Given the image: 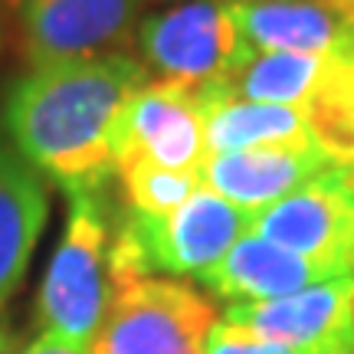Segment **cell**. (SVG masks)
I'll return each mask as SVG.
<instances>
[{
	"label": "cell",
	"mask_w": 354,
	"mask_h": 354,
	"mask_svg": "<svg viewBox=\"0 0 354 354\" xmlns=\"http://www.w3.org/2000/svg\"><path fill=\"white\" fill-rule=\"evenodd\" d=\"M148 76L128 53L30 69L3 102V131L13 151L66 194L102 190L115 177L122 109Z\"/></svg>",
	"instance_id": "6da1fadb"
},
{
	"label": "cell",
	"mask_w": 354,
	"mask_h": 354,
	"mask_svg": "<svg viewBox=\"0 0 354 354\" xmlns=\"http://www.w3.org/2000/svg\"><path fill=\"white\" fill-rule=\"evenodd\" d=\"M118 216L109 187L69 194V220L37 295V325L86 348L99 335L112 302V236Z\"/></svg>",
	"instance_id": "7a4b0ae2"
},
{
	"label": "cell",
	"mask_w": 354,
	"mask_h": 354,
	"mask_svg": "<svg viewBox=\"0 0 354 354\" xmlns=\"http://www.w3.org/2000/svg\"><path fill=\"white\" fill-rule=\"evenodd\" d=\"M253 230V214L201 187L167 216L131 214L115 223L112 286L141 276H203Z\"/></svg>",
	"instance_id": "3957f363"
},
{
	"label": "cell",
	"mask_w": 354,
	"mask_h": 354,
	"mask_svg": "<svg viewBox=\"0 0 354 354\" xmlns=\"http://www.w3.org/2000/svg\"><path fill=\"white\" fill-rule=\"evenodd\" d=\"M214 302L187 282L161 276L112 286V302L88 354H203Z\"/></svg>",
	"instance_id": "277c9868"
},
{
	"label": "cell",
	"mask_w": 354,
	"mask_h": 354,
	"mask_svg": "<svg viewBox=\"0 0 354 354\" xmlns=\"http://www.w3.org/2000/svg\"><path fill=\"white\" fill-rule=\"evenodd\" d=\"M131 39L148 73L184 86L220 82L250 56L227 0L171 3L141 17Z\"/></svg>",
	"instance_id": "5b68a950"
},
{
	"label": "cell",
	"mask_w": 354,
	"mask_h": 354,
	"mask_svg": "<svg viewBox=\"0 0 354 354\" xmlns=\"http://www.w3.org/2000/svg\"><path fill=\"white\" fill-rule=\"evenodd\" d=\"M131 161L201 171L207 161V105L201 86L148 79L128 99L115 128V174Z\"/></svg>",
	"instance_id": "8992f818"
},
{
	"label": "cell",
	"mask_w": 354,
	"mask_h": 354,
	"mask_svg": "<svg viewBox=\"0 0 354 354\" xmlns=\"http://www.w3.org/2000/svg\"><path fill=\"white\" fill-rule=\"evenodd\" d=\"M151 0H13L30 69L76 63L131 43Z\"/></svg>",
	"instance_id": "52a82bcc"
},
{
	"label": "cell",
	"mask_w": 354,
	"mask_h": 354,
	"mask_svg": "<svg viewBox=\"0 0 354 354\" xmlns=\"http://www.w3.org/2000/svg\"><path fill=\"white\" fill-rule=\"evenodd\" d=\"M250 233L354 272V167L331 165L305 187L253 214Z\"/></svg>",
	"instance_id": "ba28073f"
},
{
	"label": "cell",
	"mask_w": 354,
	"mask_h": 354,
	"mask_svg": "<svg viewBox=\"0 0 354 354\" xmlns=\"http://www.w3.org/2000/svg\"><path fill=\"white\" fill-rule=\"evenodd\" d=\"M223 322L266 342L354 351L351 276L331 279V282L302 289L286 299H272V302L230 305Z\"/></svg>",
	"instance_id": "9c48e42d"
},
{
	"label": "cell",
	"mask_w": 354,
	"mask_h": 354,
	"mask_svg": "<svg viewBox=\"0 0 354 354\" xmlns=\"http://www.w3.org/2000/svg\"><path fill=\"white\" fill-rule=\"evenodd\" d=\"M250 53H305L354 63V17L318 0H227Z\"/></svg>",
	"instance_id": "30bf717a"
},
{
	"label": "cell",
	"mask_w": 354,
	"mask_h": 354,
	"mask_svg": "<svg viewBox=\"0 0 354 354\" xmlns=\"http://www.w3.org/2000/svg\"><path fill=\"white\" fill-rule=\"evenodd\" d=\"M344 276H354V272H344L342 266L305 259V256L292 253L279 243L246 233L243 240L233 243V250L220 263L210 266L197 279L210 295L230 305H243L286 299V295H295L302 289H312V286Z\"/></svg>",
	"instance_id": "8fae6325"
},
{
	"label": "cell",
	"mask_w": 354,
	"mask_h": 354,
	"mask_svg": "<svg viewBox=\"0 0 354 354\" xmlns=\"http://www.w3.org/2000/svg\"><path fill=\"white\" fill-rule=\"evenodd\" d=\"M331 161L318 145L305 148H250V151L207 154L201 167L203 187L246 214H259L292 190L325 174Z\"/></svg>",
	"instance_id": "7c38bea8"
},
{
	"label": "cell",
	"mask_w": 354,
	"mask_h": 354,
	"mask_svg": "<svg viewBox=\"0 0 354 354\" xmlns=\"http://www.w3.org/2000/svg\"><path fill=\"white\" fill-rule=\"evenodd\" d=\"M50 216L43 177L13 148L0 145V308L20 289Z\"/></svg>",
	"instance_id": "4fadbf2b"
},
{
	"label": "cell",
	"mask_w": 354,
	"mask_h": 354,
	"mask_svg": "<svg viewBox=\"0 0 354 354\" xmlns=\"http://www.w3.org/2000/svg\"><path fill=\"white\" fill-rule=\"evenodd\" d=\"M201 92L207 105V154L315 145L299 109L236 99L220 82H207Z\"/></svg>",
	"instance_id": "5bb4252c"
},
{
	"label": "cell",
	"mask_w": 354,
	"mask_h": 354,
	"mask_svg": "<svg viewBox=\"0 0 354 354\" xmlns=\"http://www.w3.org/2000/svg\"><path fill=\"white\" fill-rule=\"evenodd\" d=\"M331 63H335L331 56H305V53H250L227 79H220V86L246 102L302 109L322 86Z\"/></svg>",
	"instance_id": "9a60e30c"
},
{
	"label": "cell",
	"mask_w": 354,
	"mask_h": 354,
	"mask_svg": "<svg viewBox=\"0 0 354 354\" xmlns=\"http://www.w3.org/2000/svg\"><path fill=\"white\" fill-rule=\"evenodd\" d=\"M299 112L331 165L354 167V63L335 59Z\"/></svg>",
	"instance_id": "2e32d148"
},
{
	"label": "cell",
	"mask_w": 354,
	"mask_h": 354,
	"mask_svg": "<svg viewBox=\"0 0 354 354\" xmlns=\"http://www.w3.org/2000/svg\"><path fill=\"white\" fill-rule=\"evenodd\" d=\"M115 177L122 180L125 210L148 216H167L203 187L201 171H167L148 161H131L118 167Z\"/></svg>",
	"instance_id": "e0dca14e"
},
{
	"label": "cell",
	"mask_w": 354,
	"mask_h": 354,
	"mask_svg": "<svg viewBox=\"0 0 354 354\" xmlns=\"http://www.w3.org/2000/svg\"><path fill=\"white\" fill-rule=\"evenodd\" d=\"M203 354H354L344 348H299V344L266 342L250 331L236 328L230 322H214L207 338H203Z\"/></svg>",
	"instance_id": "ac0fdd59"
},
{
	"label": "cell",
	"mask_w": 354,
	"mask_h": 354,
	"mask_svg": "<svg viewBox=\"0 0 354 354\" xmlns=\"http://www.w3.org/2000/svg\"><path fill=\"white\" fill-rule=\"evenodd\" d=\"M20 354H88V351L79 348V344H69V342H63V338H56V335H39V338H33Z\"/></svg>",
	"instance_id": "d6986e66"
},
{
	"label": "cell",
	"mask_w": 354,
	"mask_h": 354,
	"mask_svg": "<svg viewBox=\"0 0 354 354\" xmlns=\"http://www.w3.org/2000/svg\"><path fill=\"white\" fill-rule=\"evenodd\" d=\"M7 39H10V0H0V59L7 53Z\"/></svg>",
	"instance_id": "ffe728a7"
},
{
	"label": "cell",
	"mask_w": 354,
	"mask_h": 354,
	"mask_svg": "<svg viewBox=\"0 0 354 354\" xmlns=\"http://www.w3.org/2000/svg\"><path fill=\"white\" fill-rule=\"evenodd\" d=\"M318 3H325V7H331V10L354 17V0H318Z\"/></svg>",
	"instance_id": "44dd1931"
},
{
	"label": "cell",
	"mask_w": 354,
	"mask_h": 354,
	"mask_svg": "<svg viewBox=\"0 0 354 354\" xmlns=\"http://www.w3.org/2000/svg\"><path fill=\"white\" fill-rule=\"evenodd\" d=\"M10 348H13V335L7 328V322L0 318V354H10Z\"/></svg>",
	"instance_id": "7402d4cb"
},
{
	"label": "cell",
	"mask_w": 354,
	"mask_h": 354,
	"mask_svg": "<svg viewBox=\"0 0 354 354\" xmlns=\"http://www.w3.org/2000/svg\"><path fill=\"white\" fill-rule=\"evenodd\" d=\"M351 318H354V276H351Z\"/></svg>",
	"instance_id": "603a6c76"
}]
</instances>
